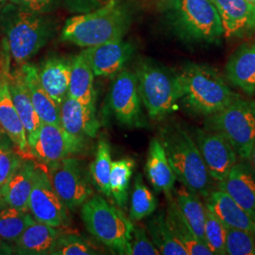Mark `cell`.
Returning a JSON list of instances; mask_svg holds the SVG:
<instances>
[{
	"instance_id": "1",
	"label": "cell",
	"mask_w": 255,
	"mask_h": 255,
	"mask_svg": "<svg viewBox=\"0 0 255 255\" xmlns=\"http://www.w3.org/2000/svg\"><path fill=\"white\" fill-rule=\"evenodd\" d=\"M131 23V13L122 0H110L91 11L68 19L61 39L88 48L123 39Z\"/></svg>"
},
{
	"instance_id": "2",
	"label": "cell",
	"mask_w": 255,
	"mask_h": 255,
	"mask_svg": "<svg viewBox=\"0 0 255 255\" xmlns=\"http://www.w3.org/2000/svg\"><path fill=\"white\" fill-rule=\"evenodd\" d=\"M0 27L15 64L27 63L54 36L57 24L46 13L6 4L0 12Z\"/></svg>"
},
{
	"instance_id": "3",
	"label": "cell",
	"mask_w": 255,
	"mask_h": 255,
	"mask_svg": "<svg viewBox=\"0 0 255 255\" xmlns=\"http://www.w3.org/2000/svg\"><path fill=\"white\" fill-rule=\"evenodd\" d=\"M177 180L190 191L207 200L213 191V179L204 164L193 135L178 125L160 131V138Z\"/></svg>"
},
{
	"instance_id": "4",
	"label": "cell",
	"mask_w": 255,
	"mask_h": 255,
	"mask_svg": "<svg viewBox=\"0 0 255 255\" xmlns=\"http://www.w3.org/2000/svg\"><path fill=\"white\" fill-rule=\"evenodd\" d=\"M182 84V103L195 116L209 117L237 100L223 77L213 67L187 64L179 73Z\"/></svg>"
},
{
	"instance_id": "5",
	"label": "cell",
	"mask_w": 255,
	"mask_h": 255,
	"mask_svg": "<svg viewBox=\"0 0 255 255\" xmlns=\"http://www.w3.org/2000/svg\"><path fill=\"white\" fill-rule=\"evenodd\" d=\"M138 91L149 118L163 119L182 100L179 74L149 61L140 62L136 68Z\"/></svg>"
},
{
	"instance_id": "6",
	"label": "cell",
	"mask_w": 255,
	"mask_h": 255,
	"mask_svg": "<svg viewBox=\"0 0 255 255\" xmlns=\"http://www.w3.org/2000/svg\"><path fill=\"white\" fill-rule=\"evenodd\" d=\"M81 217L85 228L103 245L119 255H129L134 225L122 211L100 195H93L81 206Z\"/></svg>"
},
{
	"instance_id": "7",
	"label": "cell",
	"mask_w": 255,
	"mask_h": 255,
	"mask_svg": "<svg viewBox=\"0 0 255 255\" xmlns=\"http://www.w3.org/2000/svg\"><path fill=\"white\" fill-rule=\"evenodd\" d=\"M205 127L221 133L238 158L249 161L255 144V101L239 97L226 108L207 117Z\"/></svg>"
},
{
	"instance_id": "8",
	"label": "cell",
	"mask_w": 255,
	"mask_h": 255,
	"mask_svg": "<svg viewBox=\"0 0 255 255\" xmlns=\"http://www.w3.org/2000/svg\"><path fill=\"white\" fill-rule=\"evenodd\" d=\"M169 8L175 27L183 38L213 43L223 36L219 12L211 0H173Z\"/></svg>"
},
{
	"instance_id": "9",
	"label": "cell",
	"mask_w": 255,
	"mask_h": 255,
	"mask_svg": "<svg viewBox=\"0 0 255 255\" xmlns=\"http://www.w3.org/2000/svg\"><path fill=\"white\" fill-rule=\"evenodd\" d=\"M46 166L55 192L69 211L80 208L93 196L89 174L79 159L67 157Z\"/></svg>"
},
{
	"instance_id": "10",
	"label": "cell",
	"mask_w": 255,
	"mask_h": 255,
	"mask_svg": "<svg viewBox=\"0 0 255 255\" xmlns=\"http://www.w3.org/2000/svg\"><path fill=\"white\" fill-rule=\"evenodd\" d=\"M85 146V139L71 135L60 125L43 122L28 143L29 154L46 165L79 154Z\"/></svg>"
},
{
	"instance_id": "11",
	"label": "cell",
	"mask_w": 255,
	"mask_h": 255,
	"mask_svg": "<svg viewBox=\"0 0 255 255\" xmlns=\"http://www.w3.org/2000/svg\"><path fill=\"white\" fill-rule=\"evenodd\" d=\"M28 212L38 222L64 229L70 223L68 209L55 192L48 173L36 166L28 200Z\"/></svg>"
},
{
	"instance_id": "12",
	"label": "cell",
	"mask_w": 255,
	"mask_h": 255,
	"mask_svg": "<svg viewBox=\"0 0 255 255\" xmlns=\"http://www.w3.org/2000/svg\"><path fill=\"white\" fill-rule=\"evenodd\" d=\"M193 137L213 181H223L238 161L228 140L218 131L200 128L194 129Z\"/></svg>"
},
{
	"instance_id": "13",
	"label": "cell",
	"mask_w": 255,
	"mask_h": 255,
	"mask_svg": "<svg viewBox=\"0 0 255 255\" xmlns=\"http://www.w3.org/2000/svg\"><path fill=\"white\" fill-rule=\"evenodd\" d=\"M10 54L6 40H3L0 67V128L22 154H29L27 133L9 92Z\"/></svg>"
},
{
	"instance_id": "14",
	"label": "cell",
	"mask_w": 255,
	"mask_h": 255,
	"mask_svg": "<svg viewBox=\"0 0 255 255\" xmlns=\"http://www.w3.org/2000/svg\"><path fill=\"white\" fill-rule=\"evenodd\" d=\"M110 104L121 124L128 127L144 125L135 74L121 70L117 75L110 92Z\"/></svg>"
},
{
	"instance_id": "15",
	"label": "cell",
	"mask_w": 255,
	"mask_h": 255,
	"mask_svg": "<svg viewBox=\"0 0 255 255\" xmlns=\"http://www.w3.org/2000/svg\"><path fill=\"white\" fill-rule=\"evenodd\" d=\"M133 53V46L123 39L85 48L82 52L97 77L119 74Z\"/></svg>"
},
{
	"instance_id": "16",
	"label": "cell",
	"mask_w": 255,
	"mask_h": 255,
	"mask_svg": "<svg viewBox=\"0 0 255 255\" xmlns=\"http://www.w3.org/2000/svg\"><path fill=\"white\" fill-rule=\"evenodd\" d=\"M219 12L226 38H243L255 32V5L247 0H211Z\"/></svg>"
},
{
	"instance_id": "17",
	"label": "cell",
	"mask_w": 255,
	"mask_h": 255,
	"mask_svg": "<svg viewBox=\"0 0 255 255\" xmlns=\"http://www.w3.org/2000/svg\"><path fill=\"white\" fill-rule=\"evenodd\" d=\"M217 183L218 189L226 192L255 219V170L250 161H237L227 177Z\"/></svg>"
},
{
	"instance_id": "18",
	"label": "cell",
	"mask_w": 255,
	"mask_h": 255,
	"mask_svg": "<svg viewBox=\"0 0 255 255\" xmlns=\"http://www.w3.org/2000/svg\"><path fill=\"white\" fill-rule=\"evenodd\" d=\"M61 126L73 136L94 138L101 124L96 116L95 105H85L66 96L60 106Z\"/></svg>"
},
{
	"instance_id": "19",
	"label": "cell",
	"mask_w": 255,
	"mask_h": 255,
	"mask_svg": "<svg viewBox=\"0 0 255 255\" xmlns=\"http://www.w3.org/2000/svg\"><path fill=\"white\" fill-rule=\"evenodd\" d=\"M225 72L234 86L249 97L255 96V41L244 43L231 55Z\"/></svg>"
},
{
	"instance_id": "20",
	"label": "cell",
	"mask_w": 255,
	"mask_h": 255,
	"mask_svg": "<svg viewBox=\"0 0 255 255\" xmlns=\"http://www.w3.org/2000/svg\"><path fill=\"white\" fill-rule=\"evenodd\" d=\"M146 173L155 191L164 193L166 200L173 197L174 185L177 178L159 138H153L149 143Z\"/></svg>"
},
{
	"instance_id": "21",
	"label": "cell",
	"mask_w": 255,
	"mask_h": 255,
	"mask_svg": "<svg viewBox=\"0 0 255 255\" xmlns=\"http://www.w3.org/2000/svg\"><path fill=\"white\" fill-rule=\"evenodd\" d=\"M205 204L226 226L244 230L255 236V218L226 192L214 189L205 200Z\"/></svg>"
},
{
	"instance_id": "22",
	"label": "cell",
	"mask_w": 255,
	"mask_h": 255,
	"mask_svg": "<svg viewBox=\"0 0 255 255\" xmlns=\"http://www.w3.org/2000/svg\"><path fill=\"white\" fill-rule=\"evenodd\" d=\"M36 164L30 160H23L0 192L6 205L28 212V200L33 185Z\"/></svg>"
},
{
	"instance_id": "23",
	"label": "cell",
	"mask_w": 255,
	"mask_h": 255,
	"mask_svg": "<svg viewBox=\"0 0 255 255\" xmlns=\"http://www.w3.org/2000/svg\"><path fill=\"white\" fill-rule=\"evenodd\" d=\"M72 60L48 58L38 68L39 80L46 93L60 107L67 96Z\"/></svg>"
},
{
	"instance_id": "24",
	"label": "cell",
	"mask_w": 255,
	"mask_h": 255,
	"mask_svg": "<svg viewBox=\"0 0 255 255\" xmlns=\"http://www.w3.org/2000/svg\"><path fill=\"white\" fill-rule=\"evenodd\" d=\"M20 69L27 84L32 105L41 122L61 126L60 107L42 86L38 76V67L34 64L25 63L20 65Z\"/></svg>"
},
{
	"instance_id": "25",
	"label": "cell",
	"mask_w": 255,
	"mask_h": 255,
	"mask_svg": "<svg viewBox=\"0 0 255 255\" xmlns=\"http://www.w3.org/2000/svg\"><path fill=\"white\" fill-rule=\"evenodd\" d=\"M62 233L61 228L35 220L14 242L13 251L18 255H50L57 238Z\"/></svg>"
},
{
	"instance_id": "26",
	"label": "cell",
	"mask_w": 255,
	"mask_h": 255,
	"mask_svg": "<svg viewBox=\"0 0 255 255\" xmlns=\"http://www.w3.org/2000/svg\"><path fill=\"white\" fill-rule=\"evenodd\" d=\"M9 87L13 104L27 133V143H29L36 134L41 120L32 105L27 84L20 68L13 71L10 70Z\"/></svg>"
},
{
	"instance_id": "27",
	"label": "cell",
	"mask_w": 255,
	"mask_h": 255,
	"mask_svg": "<svg viewBox=\"0 0 255 255\" xmlns=\"http://www.w3.org/2000/svg\"><path fill=\"white\" fill-rule=\"evenodd\" d=\"M94 77L91 66L82 53L72 59L67 96L85 105H95Z\"/></svg>"
},
{
	"instance_id": "28",
	"label": "cell",
	"mask_w": 255,
	"mask_h": 255,
	"mask_svg": "<svg viewBox=\"0 0 255 255\" xmlns=\"http://www.w3.org/2000/svg\"><path fill=\"white\" fill-rule=\"evenodd\" d=\"M173 198L182 218L189 225L195 236L205 243L204 225L206 207L202 203L201 197L182 185V187L175 191Z\"/></svg>"
},
{
	"instance_id": "29",
	"label": "cell",
	"mask_w": 255,
	"mask_h": 255,
	"mask_svg": "<svg viewBox=\"0 0 255 255\" xmlns=\"http://www.w3.org/2000/svg\"><path fill=\"white\" fill-rule=\"evenodd\" d=\"M165 218L174 237L185 248L188 255H213L207 245L195 236L189 225L182 218L173 197L167 200Z\"/></svg>"
},
{
	"instance_id": "30",
	"label": "cell",
	"mask_w": 255,
	"mask_h": 255,
	"mask_svg": "<svg viewBox=\"0 0 255 255\" xmlns=\"http://www.w3.org/2000/svg\"><path fill=\"white\" fill-rule=\"evenodd\" d=\"M146 229L148 237L160 252V255H188L185 248L174 237L164 212H160L150 219Z\"/></svg>"
},
{
	"instance_id": "31",
	"label": "cell",
	"mask_w": 255,
	"mask_h": 255,
	"mask_svg": "<svg viewBox=\"0 0 255 255\" xmlns=\"http://www.w3.org/2000/svg\"><path fill=\"white\" fill-rule=\"evenodd\" d=\"M134 166L135 162L131 158H123L112 162L110 174L111 196L121 208H125L127 205L128 185Z\"/></svg>"
},
{
	"instance_id": "32",
	"label": "cell",
	"mask_w": 255,
	"mask_h": 255,
	"mask_svg": "<svg viewBox=\"0 0 255 255\" xmlns=\"http://www.w3.org/2000/svg\"><path fill=\"white\" fill-rule=\"evenodd\" d=\"M34 221L35 219L27 211L4 204L0 206V238L14 243Z\"/></svg>"
},
{
	"instance_id": "33",
	"label": "cell",
	"mask_w": 255,
	"mask_h": 255,
	"mask_svg": "<svg viewBox=\"0 0 255 255\" xmlns=\"http://www.w3.org/2000/svg\"><path fill=\"white\" fill-rule=\"evenodd\" d=\"M112 162L109 143L106 139L101 138L98 143L95 160L90 165V175L96 187L107 197H112L110 188Z\"/></svg>"
},
{
	"instance_id": "34",
	"label": "cell",
	"mask_w": 255,
	"mask_h": 255,
	"mask_svg": "<svg viewBox=\"0 0 255 255\" xmlns=\"http://www.w3.org/2000/svg\"><path fill=\"white\" fill-rule=\"evenodd\" d=\"M157 205L158 202L154 195L147 188L142 175L138 174L131 193L129 219L133 222H138L146 219L154 213Z\"/></svg>"
},
{
	"instance_id": "35",
	"label": "cell",
	"mask_w": 255,
	"mask_h": 255,
	"mask_svg": "<svg viewBox=\"0 0 255 255\" xmlns=\"http://www.w3.org/2000/svg\"><path fill=\"white\" fill-rule=\"evenodd\" d=\"M206 216L204 225V241L213 255H225L227 226L205 204Z\"/></svg>"
},
{
	"instance_id": "36",
	"label": "cell",
	"mask_w": 255,
	"mask_h": 255,
	"mask_svg": "<svg viewBox=\"0 0 255 255\" xmlns=\"http://www.w3.org/2000/svg\"><path fill=\"white\" fill-rule=\"evenodd\" d=\"M97 250L81 236L63 232L55 242L50 255H94Z\"/></svg>"
},
{
	"instance_id": "37",
	"label": "cell",
	"mask_w": 255,
	"mask_h": 255,
	"mask_svg": "<svg viewBox=\"0 0 255 255\" xmlns=\"http://www.w3.org/2000/svg\"><path fill=\"white\" fill-rule=\"evenodd\" d=\"M225 252L228 255H255V236L227 226Z\"/></svg>"
},
{
	"instance_id": "38",
	"label": "cell",
	"mask_w": 255,
	"mask_h": 255,
	"mask_svg": "<svg viewBox=\"0 0 255 255\" xmlns=\"http://www.w3.org/2000/svg\"><path fill=\"white\" fill-rule=\"evenodd\" d=\"M160 252L148 237L146 229L133 226L131 239L129 241V255H158Z\"/></svg>"
},
{
	"instance_id": "39",
	"label": "cell",
	"mask_w": 255,
	"mask_h": 255,
	"mask_svg": "<svg viewBox=\"0 0 255 255\" xmlns=\"http://www.w3.org/2000/svg\"><path fill=\"white\" fill-rule=\"evenodd\" d=\"M22 161L20 155L0 142V187L9 180Z\"/></svg>"
},
{
	"instance_id": "40",
	"label": "cell",
	"mask_w": 255,
	"mask_h": 255,
	"mask_svg": "<svg viewBox=\"0 0 255 255\" xmlns=\"http://www.w3.org/2000/svg\"><path fill=\"white\" fill-rule=\"evenodd\" d=\"M9 3L19 8L34 11L38 13L48 14L59 5L60 0H8Z\"/></svg>"
},
{
	"instance_id": "41",
	"label": "cell",
	"mask_w": 255,
	"mask_h": 255,
	"mask_svg": "<svg viewBox=\"0 0 255 255\" xmlns=\"http://www.w3.org/2000/svg\"><path fill=\"white\" fill-rule=\"evenodd\" d=\"M67 9L73 13H85L105 5L110 0H64Z\"/></svg>"
},
{
	"instance_id": "42",
	"label": "cell",
	"mask_w": 255,
	"mask_h": 255,
	"mask_svg": "<svg viewBox=\"0 0 255 255\" xmlns=\"http://www.w3.org/2000/svg\"><path fill=\"white\" fill-rule=\"evenodd\" d=\"M249 161H250V163L252 164L255 170V144L254 147H253V150H252V153H251V157H250Z\"/></svg>"
},
{
	"instance_id": "43",
	"label": "cell",
	"mask_w": 255,
	"mask_h": 255,
	"mask_svg": "<svg viewBox=\"0 0 255 255\" xmlns=\"http://www.w3.org/2000/svg\"><path fill=\"white\" fill-rule=\"evenodd\" d=\"M158 1H159V3H160L161 5H163V6H166V7H169L173 0H158Z\"/></svg>"
},
{
	"instance_id": "44",
	"label": "cell",
	"mask_w": 255,
	"mask_h": 255,
	"mask_svg": "<svg viewBox=\"0 0 255 255\" xmlns=\"http://www.w3.org/2000/svg\"><path fill=\"white\" fill-rule=\"evenodd\" d=\"M7 1L8 0H0V12H1V10L3 9V8L5 7V5L7 4Z\"/></svg>"
},
{
	"instance_id": "45",
	"label": "cell",
	"mask_w": 255,
	"mask_h": 255,
	"mask_svg": "<svg viewBox=\"0 0 255 255\" xmlns=\"http://www.w3.org/2000/svg\"><path fill=\"white\" fill-rule=\"evenodd\" d=\"M5 203H4V201H3V198H2V195H1V192H0V206H2V205H4Z\"/></svg>"
},
{
	"instance_id": "46",
	"label": "cell",
	"mask_w": 255,
	"mask_h": 255,
	"mask_svg": "<svg viewBox=\"0 0 255 255\" xmlns=\"http://www.w3.org/2000/svg\"><path fill=\"white\" fill-rule=\"evenodd\" d=\"M248 2H250V3H252V4H254L255 5V0H247Z\"/></svg>"
},
{
	"instance_id": "47",
	"label": "cell",
	"mask_w": 255,
	"mask_h": 255,
	"mask_svg": "<svg viewBox=\"0 0 255 255\" xmlns=\"http://www.w3.org/2000/svg\"><path fill=\"white\" fill-rule=\"evenodd\" d=\"M0 67H1V53H0Z\"/></svg>"
},
{
	"instance_id": "48",
	"label": "cell",
	"mask_w": 255,
	"mask_h": 255,
	"mask_svg": "<svg viewBox=\"0 0 255 255\" xmlns=\"http://www.w3.org/2000/svg\"><path fill=\"white\" fill-rule=\"evenodd\" d=\"M0 246H1V241H0Z\"/></svg>"
}]
</instances>
